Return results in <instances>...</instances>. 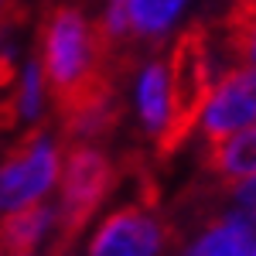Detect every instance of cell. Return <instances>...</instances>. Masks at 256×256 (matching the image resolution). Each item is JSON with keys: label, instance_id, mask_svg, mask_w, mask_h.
Wrapping results in <instances>:
<instances>
[{"label": "cell", "instance_id": "2", "mask_svg": "<svg viewBox=\"0 0 256 256\" xmlns=\"http://www.w3.org/2000/svg\"><path fill=\"white\" fill-rule=\"evenodd\" d=\"M120 181V168L99 144H68L62 168V202H58V236L48 256H68L96 208L110 198Z\"/></svg>", "mask_w": 256, "mask_h": 256}, {"label": "cell", "instance_id": "3", "mask_svg": "<svg viewBox=\"0 0 256 256\" xmlns=\"http://www.w3.org/2000/svg\"><path fill=\"white\" fill-rule=\"evenodd\" d=\"M123 79L126 76L106 72L68 110H62L58 123H62V140L65 144H99V140L116 134L120 123H123V113H126Z\"/></svg>", "mask_w": 256, "mask_h": 256}, {"label": "cell", "instance_id": "4", "mask_svg": "<svg viewBox=\"0 0 256 256\" xmlns=\"http://www.w3.org/2000/svg\"><path fill=\"white\" fill-rule=\"evenodd\" d=\"M168 239V226L150 216V205H123L99 226L89 242V256H158Z\"/></svg>", "mask_w": 256, "mask_h": 256}, {"label": "cell", "instance_id": "5", "mask_svg": "<svg viewBox=\"0 0 256 256\" xmlns=\"http://www.w3.org/2000/svg\"><path fill=\"white\" fill-rule=\"evenodd\" d=\"M202 120H205V123H202L205 144H218V140L232 137L236 130L256 123V99L250 96V89L242 86L239 68L226 72V79L218 82L216 96H212V102H208V110H205Z\"/></svg>", "mask_w": 256, "mask_h": 256}, {"label": "cell", "instance_id": "11", "mask_svg": "<svg viewBox=\"0 0 256 256\" xmlns=\"http://www.w3.org/2000/svg\"><path fill=\"white\" fill-rule=\"evenodd\" d=\"M41 65L38 58H31V65L24 68V79H20V116H38V110H41Z\"/></svg>", "mask_w": 256, "mask_h": 256}, {"label": "cell", "instance_id": "14", "mask_svg": "<svg viewBox=\"0 0 256 256\" xmlns=\"http://www.w3.org/2000/svg\"><path fill=\"white\" fill-rule=\"evenodd\" d=\"M242 62H256V31L246 41V52H242Z\"/></svg>", "mask_w": 256, "mask_h": 256}, {"label": "cell", "instance_id": "9", "mask_svg": "<svg viewBox=\"0 0 256 256\" xmlns=\"http://www.w3.org/2000/svg\"><path fill=\"white\" fill-rule=\"evenodd\" d=\"M137 102H140L144 130L158 137L164 120H168V62H160V58L147 62V68L140 72Z\"/></svg>", "mask_w": 256, "mask_h": 256}, {"label": "cell", "instance_id": "12", "mask_svg": "<svg viewBox=\"0 0 256 256\" xmlns=\"http://www.w3.org/2000/svg\"><path fill=\"white\" fill-rule=\"evenodd\" d=\"M28 4L24 0H0V24H24Z\"/></svg>", "mask_w": 256, "mask_h": 256}, {"label": "cell", "instance_id": "6", "mask_svg": "<svg viewBox=\"0 0 256 256\" xmlns=\"http://www.w3.org/2000/svg\"><path fill=\"white\" fill-rule=\"evenodd\" d=\"M202 168L222 192L246 181V178H256V126L232 134L218 144H205Z\"/></svg>", "mask_w": 256, "mask_h": 256}, {"label": "cell", "instance_id": "10", "mask_svg": "<svg viewBox=\"0 0 256 256\" xmlns=\"http://www.w3.org/2000/svg\"><path fill=\"white\" fill-rule=\"evenodd\" d=\"M188 0H130V24H134V38L150 41L154 48L168 34V28L174 24Z\"/></svg>", "mask_w": 256, "mask_h": 256}, {"label": "cell", "instance_id": "1", "mask_svg": "<svg viewBox=\"0 0 256 256\" xmlns=\"http://www.w3.org/2000/svg\"><path fill=\"white\" fill-rule=\"evenodd\" d=\"M216 92V41L205 18L188 20L168 55V120L158 134V160H171L195 134Z\"/></svg>", "mask_w": 256, "mask_h": 256}, {"label": "cell", "instance_id": "13", "mask_svg": "<svg viewBox=\"0 0 256 256\" xmlns=\"http://www.w3.org/2000/svg\"><path fill=\"white\" fill-rule=\"evenodd\" d=\"M18 120H20V106L18 102H0V134L10 130Z\"/></svg>", "mask_w": 256, "mask_h": 256}, {"label": "cell", "instance_id": "8", "mask_svg": "<svg viewBox=\"0 0 256 256\" xmlns=\"http://www.w3.org/2000/svg\"><path fill=\"white\" fill-rule=\"evenodd\" d=\"M188 256H256V216L250 208L226 216L188 250Z\"/></svg>", "mask_w": 256, "mask_h": 256}, {"label": "cell", "instance_id": "7", "mask_svg": "<svg viewBox=\"0 0 256 256\" xmlns=\"http://www.w3.org/2000/svg\"><path fill=\"white\" fill-rule=\"evenodd\" d=\"M55 208L44 202H31L18 212H7L0 218V253L4 256H31V250L41 242V236L52 229Z\"/></svg>", "mask_w": 256, "mask_h": 256}]
</instances>
